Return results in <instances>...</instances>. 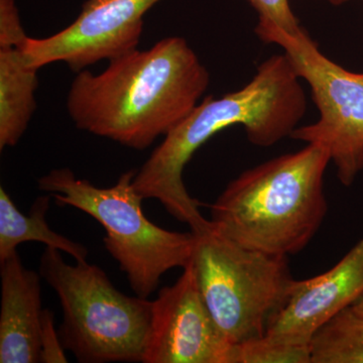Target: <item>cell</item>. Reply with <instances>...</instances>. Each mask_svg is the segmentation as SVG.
Segmentation results:
<instances>
[{"label": "cell", "instance_id": "obj_9", "mask_svg": "<svg viewBox=\"0 0 363 363\" xmlns=\"http://www.w3.org/2000/svg\"><path fill=\"white\" fill-rule=\"evenodd\" d=\"M152 301L145 363H227L231 344L215 323L189 262Z\"/></svg>", "mask_w": 363, "mask_h": 363}, {"label": "cell", "instance_id": "obj_15", "mask_svg": "<svg viewBox=\"0 0 363 363\" xmlns=\"http://www.w3.org/2000/svg\"><path fill=\"white\" fill-rule=\"evenodd\" d=\"M227 363H311V352L310 345L283 342L264 334L231 345Z\"/></svg>", "mask_w": 363, "mask_h": 363}, {"label": "cell", "instance_id": "obj_18", "mask_svg": "<svg viewBox=\"0 0 363 363\" xmlns=\"http://www.w3.org/2000/svg\"><path fill=\"white\" fill-rule=\"evenodd\" d=\"M26 38L16 0H0V47H18Z\"/></svg>", "mask_w": 363, "mask_h": 363}, {"label": "cell", "instance_id": "obj_20", "mask_svg": "<svg viewBox=\"0 0 363 363\" xmlns=\"http://www.w3.org/2000/svg\"><path fill=\"white\" fill-rule=\"evenodd\" d=\"M327 1L330 2L334 6H338V4H342L344 2L350 1V0H327Z\"/></svg>", "mask_w": 363, "mask_h": 363}, {"label": "cell", "instance_id": "obj_13", "mask_svg": "<svg viewBox=\"0 0 363 363\" xmlns=\"http://www.w3.org/2000/svg\"><path fill=\"white\" fill-rule=\"evenodd\" d=\"M51 195L35 200L28 215L18 209L4 188H0V262L9 259L16 248L26 241H38L47 247L56 248L70 255L76 262H85L88 250L85 245L69 240L52 230L48 224V210Z\"/></svg>", "mask_w": 363, "mask_h": 363}, {"label": "cell", "instance_id": "obj_11", "mask_svg": "<svg viewBox=\"0 0 363 363\" xmlns=\"http://www.w3.org/2000/svg\"><path fill=\"white\" fill-rule=\"evenodd\" d=\"M0 264V362H40V274L26 269L18 252Z\"/></svg>", "mask_w": 363, "mask_h": 363}, {"label": "cell", "instance_id": "obj_6", "mask_svg": "<svg viewBox=\"0 0 363 363\" xmlns=\"http://www.w3.org/2000/svg\"><path fill=\"white\" fill-rule=\"evenodd\" d=\"M194 234L190 262L215 323L231 345L262 337L295 279L288 257L242 247L213 226Z\"/></svg>", "mask_w": 363, "mask_h": 363}, {"label": "cell", "instance_id": "obj_8", "mask_svg": "<svg viewBox=\"0 0 363 363\" xmlns=\"http://www.w3.org/2000/svg\"><path fill=\"white\" fill-rule=\"evenodd\" d=\"M161 0H87L78 18L45 39L28 37L18 47L35 68L64 62L75 72L114 60L138 48L143 16Z\"/></svg>", "mask_w": 363, "mask_h": 363}, {"label": "cell", "instance_id": "obj_5", "mask_svg": "<svg viewBox=\"0 0 363 363\" xmlns=\"http://www.w3.org/2000/svg\"><path fill=\"white\" fill-rule=\"evenodd\" d=\"M40 274L63 310L60 337L83 363L143 362L149 340L152 301L117 290L104 269L85 262L68 264L45 247Z\"/></svg>", "mask_w": 363, "mask_h": 363}, {"label": "cell", "instance_id": "obj_12", "mask_svg": "<svg viewBox=\"0 0 363 363\" xmlns=\"http://www.w3.org/2000/svg\"><path fill=\"white\" fill-rule=\"evenodd\" d=\"M39 69L26 62L20 47H0V150L14 147L37 108Z\"/></svg>", "mask_w": 363, "mask_h": 363}, {"label": "cell", "instance_id": "obj_10", "mask_svg": "<svg viewBox=\"0 0 363 363\" xmlns=\"http://www.w3.org/2000/svg\"><path fill=\"white\" fill-rule=\"evenodd\" d=\"M363 294V238L332 269L307 279H294L288 297L267 326L266 335L310 345L313 336Z\"/></svg>", "mask_w": 363, "mask_h": 363}, {"label": "cell", "instance_id": "obj_3", "mask_svg": "<svg viewBox=\"0 0 363 363\" xmlns=\"http://www.w3.org/2000/svg\"><path fill=\"white\" fill-rule=\"evenodd\" d=\"M331 162L317 143L243 172L210 205V221L227 238L269 255L302 252L323 223L324 175Z\"/></svg>", "mask_w": 363, "mask_h": 363}, {"label": "cell", "instance_id": "obj_4", "mask_svg": "<svg viewBox=\"0 0 363 363\" xmlns=\"http://www.w3.org/2000/svg\"><path fill=\"white\" fill-rule=\"evenodd\" d=\"M135 169L119 177L116 185L99 188L76 178L70 169H56L38 181L59 206L81 210L105 229L107 252L125 272L138 297L149 298L162 277L192 259L195 234L177 233L156 225L143 211V198L133 186Z\"/></svg>", "mask_w": 363, "mask_h": 363}, {"label": "cell", "instance_id": "obj_17", "mask_svg": "<svg viewBox=\"0 0 363 363\" xmlns=\"http://www.w3.org/2000/svg\"><path fill=\"white\" fill-rule=\"evenodd\" d=\"M65 350L59 330L55 328L54 313L51 310L44 309L40 331V362H68Z\"/></svg>", "mask_w": 363, "mask_h": 363}, {"label": "cell", "instance_id": "obj_14", "mask_svg": "<svg viewBox=\"0 0 363 363\" xmlns=\"http://www.w3.org/2000/svg\"><path fill=\"white\" fill-rule=\"evenodd\" d=\"M311 363H363V314L346 308L324 324L310 342Z\"/></svg>", "mask_w": 363, "mask_h": 363}, {"label": "cell", "instance_id": "obj_19", "mask_svg": "<svg viewBox=\"0 0 363 363\" xmlns=\"http://www.w3.org/2000/svg\"><path fill=\"white\" fill-rule=\"evenodd\" d=\"M351 307L355 310V311L360 313V314H363V294L360 296V298H358L357 302L354 303Z\"/></svg>", "mask_w": 363, "mask_h": 363}, {"label": "cell", "instance_id": "obj_21", "mask_svg": "<svg viewBox=\"0 0 363 363\" xmlns=\"http://www.w3.org/2000/svg\"><path fill=\"white\" fill-rule=\"evenodd\" d=\"M362 1H363V0H362Z\"/></svg>", "mask_w": 363, "mask_h": 363}, {"label": "cell", "instance_id": "obj_7", "mask_svg": "<svg viewBox=\"0 0 363 363\" xmlns=\"http://www.w3.org/2000/svg\"><path fill=\"white\" fill-rule=\"evenodd\" d=\"M255 33L266 44L284 50L298 78L310 86L319 111L316 123L296 128L291 138L324 147L339 181L352 185L363 169V73L346 70L327 58L305 30L289 35L257 23Z\"/></svg>", "mask_w": 363, "mask_h": 363}, {"label": "cell", "instance_id": "obj_1", "mask_svg": "<svg viewBox=\"0 0 363 363\" xmlns=\"http://www.w3.org/2000/svg\"><path fill=\"white\" fill-rule=\"evenodd\" d=\"M209 83L187 40L169 37L111 60L101 73L78 72L67 111L79 130L143 150L191 113Z\"/></svg>", "mask_w": 363, "mask_h": 363}, {"label": "cell", "instance_id": "obj_2", "mask_svg": "<svg viewBox=\"0 0 363 363\" xmlns=\"http://www.w3.org/2000/svg\"><path fill=\"white\" fill-rule=\"evenodd\" d=\"M297 73L285 54L262 62L252 80L220 98L208 96L173 130L136 171L133 186L143 199L161 202L191 230L210 225L183 180L186 164L196 150L219 131L243 125L250 143L269 147L292 135L307 111V99Z\"/></svg>", "mask_w": 363, "mask_h": 363}, {"label": "cell", "instance_id": "obj_16", "mask_svg": "<svg viewBox=\"0 0 363 363\" xmlns=\"http://www.w3.org/2000/svg\"><path fill=\"white\" fill-rule=\"evenodd\" d=\"M259 13V23L274 26L289 35L304 30L294 14L290 0H248Z\"/></svg>", "mask_w": 363, "mask_h": 363}]
</instances>
